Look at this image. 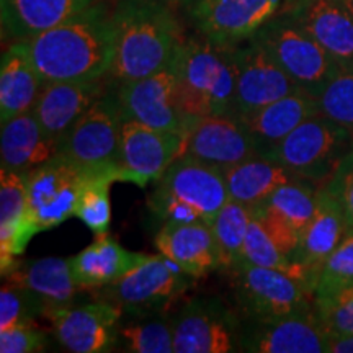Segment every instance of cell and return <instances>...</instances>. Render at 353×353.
Instances as JSON below:
<instances>
[{
    "mask_svg": "<svg viewBox=\"0 0 353 353\" xmlns=\"http://www.w3.org/2000/svg\"><path fill=\"white\" fill-rule=\"evenodd\" d=\"M25 43L44 82L100 81L108 76L117 51L113 8L101 0Z\"/></svg>",
    "mask_w": 353,
    "mask_h": 353,
    "instance_id": "obj_1",
    "label": "cell"
},
{
    "mask_svg": "<svg viewBox=\"0 0 353 353\" xmlns=\"http://www.w3.org/2000/svg\"><path fill=\"white\" fill-rule=\"evenodd\" d=\"M117 51L105 77L110 85L159 72L174 59L182 28L165 0H118L113 7Z\"/></svg>",
    "mask_w": 353,
    "mask_h": 353,
    "instance_id": "obj_2",
    "label": "cell"
},
{
    "mask_svg": "<svg viewBox=\"0 0 353 353\" xmlns=\"http://www.w3.org/2000/svg\"><path fill=\"white\" fill-rule=\"evenodd\" d=\"M176 107L188 123L231 114L236 92L231 48L218 46L201 34L183 38L174 56Z\"/></svg>",
    "mask_w": 353,
    "mask_h": 353,
    "instance_id": "obj_3",
    "label": "cell"
},
{
    "mask_svg": "<svg viewBox=\"0 0 353 353\" xmlns=\"http://www.w3.org/2000/svg\"><path fill=\"white\" fill-rule=\"evenodd\" d=\"M228 201L223 172L190 156H179L157 180L148 205L164 223L211 224Z\"/></svg>",
    "mask_w": 353,
    "mask_h": 353,
    "instance_id": "obj_4",
    "label": "cell"
},
{
    "mask_svg": "<svg viewBox=\"0 0 353 353\" xmlns=\"http://www.w3.org/2000/svg\"><path fill=\"white\" fill-rule=\"evenodd\" d=\"M224 272L231 281L234 309L242 321H272L316 309L307 286L288 273L259 267L244 259Z\"/></svg>",
    "mask_w": 353,
    "mask_h": 353,
    "instance_id": "obj_5",
    "label": "cell"
},
{
    "mask_svg": "<svg viewBox=\"0 0 353 353\" xmlns=\"http://www.w3.org/2000/svg\"><path fill=\"white\" fill-rule=\"evenodd\" d=\"M250 39L259 43L272 59L314 99H319L329 82L342 70L329 52L288 12L273 17Z\"/></svg>",
    "mask_w": 353,
    "mask_h": 353,
    "instance_id": "obj_6",
    "label": "cell"
},
{
    "mask_svg": "<svg viewBox=\"0 0 353 353\" xmlns=\"http://www.w3.org/2000/svg\"><path fill=\"white\" fill-rule=\"evenodd\" d=\"M352 148V132L319 113L291 131L265 159L280 162L298 179L322 187Z\"/></svg>",
    "mask_w": 353,
    "mask_h": 353,
    "instance_id": "obj_7",
    "label": "cell"
},
{
    "mask_svg": "<svg viewBox=\"0 0 353 353\" xmlns=\"http://www.w3.org/2000/svg\"><path fill=\"white\" fill-rule=\"evenodd\" d=\"M196 278L185 273L164 255H149L144 263L121 280L99 288V298L113 303L123 316L138 317L165 314Z\"/></svg>",
    "mask_w": 353,
    "mask_h": 353,
    "instance_id": "obj_8",
    "label": "cell"
},
{
    "mask_svg": "<svg viewBox=\"0 0 353 353\" xmlns=\"http://www.w3.org/2000/svg\"><path fill=\"white\" fill-rule=\"evenodd\" d=\"M121 125L123 114L117 85L108 83L105 94L68 132L63 152L88 169L112 172L118 182H125L120 167Z\"/></svg>",
    "mask_w": 353,
    "mask_h": 353,
    "instance_id": "obj_9",
    "label": "cell"
},
{
    "mask_svg": "<svg viewBox=\"0 0 353 353\" xmlns=\"http://www.w3.org/2000/svg\"><path fill=\"white\" fill-rule=\"evenodd\" d=\"M95 172L105 170L88 169L65 152L28 172V203L38 232L59 226L74 216L83 183Z\"/></svg>",
    "mask_w": 353,
    "mask_h": 353,
    "instance_id": "obj_10",
    "label": "cell"
},
{
    "mask_svg": "<svg viewBox=\"0 0 353 353\" xmlns=\"http://www.w3.org/2000/svg\"><path fill=\"white\" fill-rule=\"evenodd\" d=\"M242 319L216 296H193L172 321L174 353H229L239 350Z\"/></svg>",
    "mask_w": 353,
    "mask_h": 353,
    "instance_id": "obj_11",
    "label": "cell"
},
{
    "mask_svg": "<svg viewBox=\"0 0 353 353\" xmlns=\"http://www.w3.org/2000/svg\"><path fill=\"white\" fill-rule=\"evenodd\" d=\"M236 92L234 117L242 118L293 94H306L254 39L231 48Z\"/></svg>",
    "mask_w": 353,
    "mask_h": 353,
    "instance_id": "obj_12",
    "label": "cell"
},
{
    "mask_svg": "<svg viewBox=\"0 0 353 353\" xmlns=\"http://www.w3.org/2000/svg\"><path fill=\"white\" fill-rule=\"evenodd\" d=\"M285 0H193L187 7L196 33L218 46L249 41L283 8Z\"/></svg>",
    "mask_w": 353,
    "mask_h": 353,
    "instance_id": "obj_13",
    "label": "cell"
},
{
    "mask_svg": "<svg viewBox=\"0 0 353 353\" xmlns=\"http://www.w3.org/2000/svg\"><path fill=\"white\" fill-rule=\"evenodd\" d=\"M52 332L64 350L72 353H107L118 348L123 312L113 303L97 299L82 306L48 311Z\"/></svg>",
    "mask_w": 353,
    "mask_h": 353,
    "instance_id": "obj_14",
    "label": "cell"
},
{
    "mask_svg": "<svg viewBox=\"0 0 353 353\" xmlns=\"http://www.w3.org/2000/svg\"><path fill=\"white\" fill-rule=\"evenodd\" d=\"M123 121H138L141 125L162 131L187 134L192 123L182 117L176 107V72L174 59L152 76L123 82L117 85Z\"/></svg>",
    "mask_w": 353,
    "mask_h": 353,
    "instance_id": "obj_15",
    "label": "cell"
},
{
    "mask_svg": "<svg viewBox=\"0 0 353 353\" xmlns=\"http://www.w3.org/2000/svg\"><path fill=\"white\" fill-rule=\"evenodd\" d=\"M329 330L314 311L272 321H242L239 350L249 353H327Z\"/></svg>",
    "mask_w": 353,
    "mask_h": 353,
    "instance_id": "obj_16",
    "label": "cell"
},
{
    "mask_svg": "<svg viewBox=\"0 0 353 353\" xmlns=\"http://www.w3.org/2000/svg\"><path fill=\"white\" fill-rule=\"evenodd\" d=\"M180 156H190L221 172L259 156L247 126L234 114L200 118L190 128Z\"/></svg>",
    "mask_w": 353,
    "mask_h": 353,
    "instance_id": "obj_17",
    "label": "cell"
},
{
    "mask_svg": "<svg viewBox=\"0 0 353 353\" xmlns=\"http://www.w3.org/2000/svg\"><path fill=\"white\" fill-rule=\"evenodd\" d=\"M185 136L183 132L156 130L138 121H123L120 167L125 182L139 187L157 182L167 167L182 154Z\"/></svg>",
    "mask_w": 353,
    "mask_h": 353,
    "instance_id": "obj_18",
    "label": "cell"
},
{
    "mask_svg": "<svg viewBox=\"0 0 353 353\" xmlns=\"http://www.w3.org/2000/svg\"><path fill=\"white\" fill-rule=\"evenodd\" d=\"M350 231L342 206L327 190L321 187L317 192L314 218L304 229L298 249L290 257L291 262L296 265L299 280L307 286L311 293L325 260Z\"/></svg>",
    "mask_w": 353,
    "mask_h": 353,
    "instance_id": "obj_19",
    "label": "cell"
},
{
    "mask_svg": "<svg viewBox=\"0 0 353 353\" xmlns=\"http://www.w3.org/2000/svg\"><path fill=\"white\" fill-rule=\"evenodd\" d=\"M107 79L92 82H44L33 113L44 131L64 143L68 132L107 90Z\"/></svg>",
    "mask_w": 353,
    "mask_h": 353,
    "instance_id": "obj_20",
    "label": "cell"
},
{
    "mask_svg": "<svg viewBox=\"0 0 353 353\" xmlns=\"http://www.w3.org/2000/svg\"><path fill=\"white\" fill-rule=\"evenodd\" d=\"M28 203V174L0 172V259L6 276L19 265L15 257L23 254L37 234Z\"/></svg>",
    "mask_w": 353,
    "mask_h": 353,
    "instance_id": "obj_21",
    "label": "cell"
},
{
    "mask_svg": "<svg viewBox=\"0 0 353 353\" xmlns=\"http://www.w3.org/2000/svg\"><path fill=\"white\" fill-rule=\"evenodd\" d=\"M154 242L159 252L190 276L203 278L221 270L219 249L210 224L167 221Z\"/></svg>",
    "mask_w": 353,
    "mask_h": 353,
    "instance_id": "obj_22",
    "label": "cell"
},
{
    "mask_svg": "<svg viewBox=\"0 0 353 353\" xmlns=\"http://www.w3.org/2000/svg\"><path fill=\"white\" fill-rule=\"evenodd\" d=\"M342 70H353V15L341 0H311L290 10Z\"/></svg>",
    "mask_w": 353,
    "mask_h": 353,
    "instance_id": "obj_23",
    "label": "cell"
},
{
    "mask_svg": "<svg viewBox=\"0 0 353 353\" xmlns=\"http://www.w3.org/2000/svg\"><path fill=\"white\" fill-rule=\"evenodd\" d=\"M63 152V144L51 138L33 112L19 114L2 123L0 162L2 170L28 174Z\"/></svg>",
    "mask_w": 353,
    "mask_h": 353,
    "instance_id": "obj_24",
    "label": "cell"
},
{
    "mask_svg": "<svg viewBox=\"0 0 353 353\" xmlns=\"http://www.w3.org/2000/svg\"><path fill=\"white\" fill-rule=\"evenodd\" d=\"M101 0H0L3 41L37 37Z\"/></svg>",
    "mask_w": 353,
    "mask_h": 353,
    "instance_id": "obj_25",
    "label": "cell"
},
{
    "mask_svg": "<svg viewBox=\"0 0 353 353\" xmlns=\"http://www.w3.org/2000/svg\"><path fill=\"white\" fill-rule=\"evenodd\" d=\"M6 281L20 286L37 299L44 314L52 309L74 306L81 290L70 273L69 259L59 257L19 262Z\"/></svg>",
    "mask_w": 353,
    "mask_h": 353,
    "instance_id": "obj_26",
    "label": "cell"
},
{
    "mask_svg": "<svg viewBox=\"0 0 353 353\" xmlns=\"http://www.w3.org/2000/svg\"><path fill=\"white\" fill-rule=\"evenodd\" d=\"M148 259L149 255L126 250L105 234L97 236L94 244L70 257L69 268L79 288L95 290L121 280Z\"/></svg>",
    "mask_w": 353,
    "mask_h": 353,
    "instance_id": "obj_27",
    "label": "cell"
},
{
    "mask_svg": "<svg viewBox=\"0 0 353 353\" xmlns=\"http://www.w3.org/2000/svg\"><path fill=\"white\" fill-rule=\"evenodd\" d=\"M43 83L25 39L13 41L0 64V123L33 112Z\"/></svg>",
    "mask_w": 353,
    "mask_h": 353,
    "instance_id": "obj_28",
    "label": "cell"
},
{
    "mask_svg": "<svg viewBox=\"0 0 353 353\" xmlns=\"http://www.w3.org/2000/svg\"><path fill=\"white\" fill-rule=\"evenodd\" d=\"M321 113L319 101L307 94H293L280 99L239 120L254 136L259 156L267 157L275 145L283 141L307 118Z\"/></svg>",
    "mask_w": 353,
    "mask_h": 353,
    "instance_id": "obj_29",
    "label": "cell"
},
{
    "mask_svg": "<svg viewBox=\"0 0 353 353\" xmlns=\"http://www.w3.org/2000/svg\"><path fill=\"white\" fill-rule=\"evenodd\" d=\"M228 185L229 200L259 206L270 198L275 190L294 179L280 162L265 157H252L223 172Z\"/></svg>",
    "mask_w": 353,
    "mask_h": 353,
    "instance_id": "obj_30",
    "label": "cell"
},
{
    "mask_svg": "<svg viewBox=\"0 0 353 353\" xmlns=\"http://www.w3.org/2000/svg\"><path fill=\"white\" fill-rule=\"evenodd\" d=\"M118 348L128 353H174L172 321L165 314H152L121 322Z\"/></svg>",
    "mask_w": 353,
    "mask_h": 353,
    "instance_id": "obj_31",
    "label": "cell"
},
{
    "mask_svg": "<svg viewBox=\"0 0 353 353\" xmlns=\"http://www.w3.org/2000/svg\"><path fill=\"white\" fill-rule=\"evenodd\" d=\"M252 214V206L229 200L210 224L219 249L221 270H228L242 259V247Z\"/></svg>",
    "mask_w": 353,
    "mask_h": 353,
    "instance_id": "obj_32",
    "label": "cell"
},
{
    "mask_svg": "<svg viewBox=\"0 0 353 353\" xmlns=\"http://www.w3.org/2000/svg\"><path fill=\"white\" fill-rule=\"evenodd\" d=\"M319 188V185L294 176L293 180L278 187L263 205L280 213L303 234L316 214Z\"/></svg>",
    "mask_w": 353,
    "mask_h": 353,
    "instance_id": "obj_33",
    "label": "cell"
},
{
    "mask_svg": "<svg viewBox=\"0 0 353 353\" xmlns=\"http://www.w3.org/2000/svg\"><path fill=\"white\" fill-rule=\"evenodd\" d=\"M118 179L110 172H95L83 183L74 216L82 221L95 236H105L112 224L110 185Z\"/></svg>",
    "mask_w": 353,
    "mask_h": 353,
    "instance_id": "obj_34",
    "label": "cell"
},
{
    "mask_svg": "<svg viewBox=\"0 0 353 353\" xmlns=\"http://www.w3.org/2000/svg\"><path fill=\"white\" fill-rule=\"evenodd\" d=\"M353 286V231L343 237L337 249L325 260L317 276L312 296L316 301L334 298Z\"/></svg>",
    "mask_w": 353,
    "mask_h": 353,
    "instance_id": "obj_35",
    "label": "cell"
},
{
    "mask_svg": "<svg viewBox=\"0 0 353 353\" xmlns=\"http://www.w3.org/2000/svg\"><path fill=\"white\" fill-rule=\"evenodd\" d=\"M242 259L252 265H259V267L281 270L299 280L296 265L291 262L285 254H281V250L278 249L272 237L268 236V232L265 231L263 224L260 223L259 216L255 214V210L252 219H250L244 247H242Z\"/></svg>",
    "mask_w": 353,
    "mask_h": 353,
    "instance_id": "obj_36",
    "label": "cell"
},
{
    "mask_svg": "<svg viewBox=\"0 0 353 353\" xmlns=\"http://www.w3.org/2000/svg\"><path fill=\"white\" fill-rule=\"evenodd\" d=\"M317 101L324 117L345 128L353 136V70H341Z\"/></svg>",
    "mask_w": 353,
    "mask_h": 353,
    "instance_id": "obj_37",
    "label": "cell"
},
{
    "mask_svg": "<svg viewBox=\"0 0 353 353\" xmlns=\"http://www.w3.org/2000/svg\"><path fill=\"white\" fill-rule=\"evenodd\" d=\"M44 316L43 307L20 286L6 281L0 291V330L19 324H28Z\"/></svg>",
    "mask_w": 353,
    "mask_h": 353,
    "instance_id": "obj_38",
    "label": "cell"
},
{
    "mask_svg": "<svg viewBox=\"0 0 353 353\" xmlns=\"http://www.w3.org/2000/svg\"><path fill=\"white\" fill-rule=\"evenodd\" d=\"M316 312L330 334L353 335V286L337 296L316 301Z\"/></svg>",
    "mask_w": 353,
    "mask_h": 353,
    "instance_id": "obj_39",
    "label": "cell"
},
{
    "mask_svg": "<svg viewBox=\"0 0 353 353\" xmlns=\"http://www.w3.org/2000/svg\"><path fill=\"white\" fill-rule=\"evenodd\" d=\"M254 210L255 214L259 216L260 223L263 224L265 231L272 237V241L281 250V254H285L290 259L294 250L298 249L299 241H301V232L288 219H285L280 213L268 208L263 203L259 206H254Z\"/></svg>",
    "mask_w": 353,
    "mask_h": 353,
    "instance_id": "obj_40",
    "label": "cell"
},
{
    "mask_svg": "<svg viewBox=\"0 0 353 353\" xmlns=\"http://www.w3.org/2000/svg\"><path fill=\"white\" fill-rule=\"evenodd\" d=\"M322 187L342 206L348 226L353 231V148L341 159L334 174Z\"/></svg>",
    "mask_w": 353,
    "mask_h": 353,
    "instance_id": "obj_41",
    "label": "cell"
},
{
    "mask_svg": "<svg viewBox=\"0 0 353 353\" xmlns=\"http://www.w3.org/2000/svg\"><path fill=\"white\" fill-rule=\"evenodd\" d=\"M46 332L34 327L33 322L0 330L2 353H38L46 350Z\"/></svg>",
    "mask_w": 353,
    "mask_h": 353,
    "instance_id": "obj_42",
    "label": "cell"
},
{
    "mask_svg": "<svg viewBox=\"0 0 353 353\" xmlns=\"http://www.w3.org/2000/svg\"><path fill=\"white\" fill-rule=\"evenodd\" d=\"M327 353H353V335L329 332Z\"/></svg>",
    "mask_w": 353,
    "mask_h": 353,
    "instance_id": "obj_43",
    "label": "cell"
},
{
    "mask_svg": "<svg viewBox=\"0 0 353 353\" xmlns=\"http://www.w3.org/2000/svg\"><path fill=\"white\" fill-rule=\"evenodd\" d=\"M311 2V0H285L283 8L281 12H290V10H296V8L306 6V3Z\"/></svg>",
    "mask_w": 353,
    "mask_h": 353,
    "instance_id": "obj_44",
    "label": "cell"
},
{
    "mask_svg": "<svg viewBox=\"0 0 353 353\" xmlns=\"http://www.w3.org/2000/svg\"><path fill=\"white\" fill-rule=\"evenodd\" d=\"M165 2H169V3H179V6H185V7H188L190 3L193 2V0H165Z\"/></svg>",
    "mask_w": 353,
    "mask_h": 353,
    "instance_id": "obj_45",
    "label": "cell"
},
{
    "mask_svg": "<svg viewBox=\"0 0 353 353\" xmlns=\"http://www.w3.org/2000/svg\"><path fill=\"white\" fill-rule=\"evenodd\" d=\"M341 2L343 3V7H345L347 10L353 15V0H341Z\"/></svg>",
    "mask_w": 353,
    "mask_h": 353,
    "instance_id": "obj_46",
    "label": "cell"
}]
</instances>
